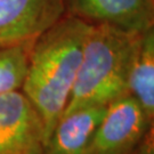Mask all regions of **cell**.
Returning <instances> with one entry per match:
<instances>
[{
    "mask_svg": "<svg viewBox=\"0 0 154 154\" xmlns=\"http://www.w3.org/2000/svg\"><path fill=\"white\" fill-rule=\"evenodd\" d=\"M90 26L65 14L33 44L21 90L42 119L46 142L65 112Z\"/></svg>",
    "mask_w": 154,
    "mask_h": 154,
    "instance_id": "6da1fadb",
    "label": "cell"
},
{
    "mask_svg": "<svg viewBox=\"0 0 154 154\" xmlns=\"http://www.w3.org/2000/svg\"><path fill=\"white\" fill-rule=\"evenodd\" d=\"M136 35L109 24H91L64 114L89 106H107L129 94Z\"/></svg>",
    "mask_w": 154,
    "mask_h": 154,
    "instance_id": "7a4b0ae2",
    "label": "cell"
},
{
    "mask_svg": "<svg viewBox=\"0 0 154 154\" xmlns=\"http://www.w3.org/2000/svg\"><path fill=\"white\" fill-rule=\"evenodd\" d=\"M149 125L143 106L127 94L106 106L94 132L89 154H132Z\"/></svg>",
    "mask_w": 154,
    "mask_h": 154,
    "instance_id": "3957f363",
    "label": "cell"
},
{
    "mask_svg": "<svg viewBox=\"0 0 154 154\" xmlns=\"http://www.w3.org/2000/svg\"><path fill=\"white\" fill-rule=\"evenodd\" d=\"M42 119L21 89L0 95V154H42Z\"/></svg>",
    "mask_w": 154,
    "mask_h": 154,
    "instance_id": "277c9868",
    "label": "cell"
},
{
    "mask_svg": "<svg viewBox=\"0 0 154 154\" xmlns=\"http://www.w3.org/2000/svg\"><path fill=\"white\" fill-rule=\"evenodd\" d=\"M65 14V0H0V48L34 42Z\"/></svg>",
    "mask_w": 154,
    "mask_h": 154,
    "instance_id": "5b68a950",
    "label": "cell"
},
{
    "mask_svg": "<svg viewBox=\"0 0 154 154\" xmlns=\"http://www.w3.org/2000/svg\"><path fill=\"white\" fill-rule=\"evenodd\" d=\"M66 14L132 34L154 23V0H65Z\"/></svg>",
    "mask_w": 154,
    "mask_h": 154,
    "instance_id": "8992f818",
    "label": "cell"
},
{
    "mask_svg": "<svg viewBox=\"0 0 154 154\" xmlns=\"http://www.w3.org/2000/svg\"><path fill=\"white\" fill-rule=\"evenodd\" d=\"M106 106H89L64 114L47 139L42 154H89L94 132Z\"/></svg>",
    "mask_w": 154,
    "mask_h": 154,
    "instance_id": "52a82bcc",
    "label": "cell"
},
{
    "mask_svg": "<svg viewBox=\"0 0 154 154\" xmlns=\"http://www.w3.org/2000/svg\"><path fill=\"white\" fill-rule=\"evenodd\" d=\"M129 94L143 106L149 121L154 119V23L137 33L132 55Z\"/></svg>",
    "mask_w": 154,
    "mask_h": 154,
    "instance_id": "ba28073f",
    "label": "cell"
},
{
    "mask_svg": "<svg viewBox=\"0 0 154 154\" xmlns=\"http://www.w3.org/2000/svg\"><path fill=\"white\" fill-rule=\"evenodd\" d=\"M33 44L0 48V95L22 88Z\"/></svg>",
    "mask_w": 154,
    "mask_h": 154,
    "instance_id": "9c48e42d",
    "label": "cell"
},
{
    "mask_svg": "<svg viewBox=\"0 0 154 154\" xmlns=\"http://www.w3.org/2000/svg\"><path fill=\"white\" fill-rule=\"evenodd\" d=\"M132 154H154V119L149 121L143 138Z\"/></svg>",
    "mask_w": 154,
    "mask_h": 154,
    "instance_id": "30bf717a",
    "label": "cell"
}]
</instances>
